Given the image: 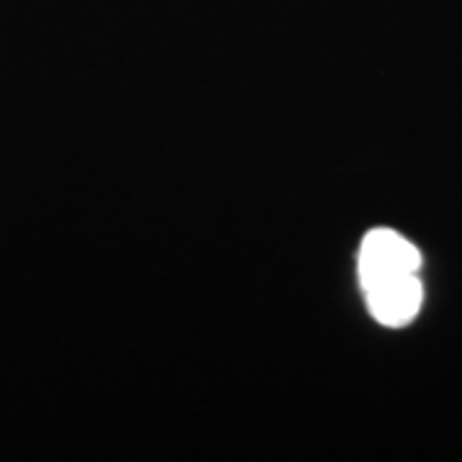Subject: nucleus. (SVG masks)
Wrapping results in <instances>:
<instances>
[{
	"label": "nucleus",
	"mask_w": 462,
	"mask_h": 462,
	"mask_svg": "<svg viewBox=\"0 0 462 462\" xmlns=\"http://www.w3.org/2000/svg\"><path fill=\"white\" fill-rule=\"evenodd\" d=\"M365 296H367L370 314L375 316L380 324L403 327L419 314L421 300H424V288L416 273H406V275H396V278L365 288Z\"/></svg>",
	"instance_id": "obj_2"
},
{
	"label": "nucleus",
	"mask_w": 462,
	"mask_h": 462,
	"mask_svg": "<svg viewBox=\"0 0 462 462\" xmlns=\"http://www.w3.org/2000/svg\"><path fill=\"white\" fill-rule=\"evenodd\" d=\"M419 267H421L419 249L396 231L373 229L363 239L360 257H357L363 291L380 281L396 278V275L419 273Z\"/></svg>",
	"instance_id": "obj_1"
}]
</instances>
